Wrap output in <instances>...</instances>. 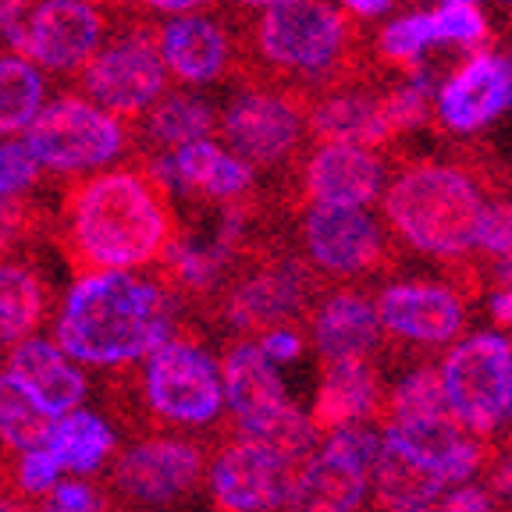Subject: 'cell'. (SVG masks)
<instances>
[{
    "label": "cell",
    "mask_w": 512,
    "mask_h": 512,
    "mask_svg": "<svg viewBox=\"0 0 512 512\" xmlns=\"http://www.w3.org/2000/svg\"><path fill=\"white\" fill-rule=\"evenodd\" d=\"M249 72L264 86L299 93L303 100L345 86H374L381 64L367 32L345 8L328 0H296L264 8L246 36Z\"/></svg>",
    "instance_id": "6da1fadb"
},
{
    "label": "cell",
    "mask_w": 512,
    "mask_h": 512,
    "mask_svg": "<svg viewBox=\"0 0 512 512\" xmlns=\"http://www.w3.org/2000/svg\"><path fill=\"white\" fill-rule=\"evenodd\" d=\"M502 192H509V168L498 153L484 143H466L448 160H402L381 210L399 242L459 260L473 253L484 203Z\"/></svg>",
    "instance_id": "7a4b0ae2"
},
{
    "label": "cell",
    "mask_w": 512,
    "mask_h": 512,
    "mask_svg": "<svg viewBox=\"0 0 512 512\" xmlns=\"http://www.w3.org/2000/svg\"><path fill=\"white\" fill-rule=\"evenodd\" d=\"M175 239L164 171H104L64 200V249L79 278L157 264Z\"/></svg>",
    "instance_id": "3957f363"
},
{
    "label": "cell",
    "mask_w": 512,
    "mask_h": 512,
    "mask_svg": "<svg viewBox=\"0 0 512 512\" xmlns=\"http://www.w3.org/2000/svg\"><path fill=\"white\" fill-rule=\"evenodd\" d=\"M171 296L128 271L82 274L64 299L54 342L72 360L118 367L150 356L171 338Z\"/></svg>",
    "instance_id": "277c9868"
},
{
    "label": "cell",
    "mask_w": 512,
    "mask_h": 512,
    "mask_svg": "<svg viewBox=\"0 0 512 512\" xmlns=\"http://www.w3.org/2000/svg\"><path fill=\"white\" fill-rule=\"evenodd\" d=\"M221 388L246 438L264 441L292 466H303L313 456L317 427L292 406L278 370L256 342H239L224 352Z\"/></svg>",
    "instance_id": "5b68a950"
},
{
    "label": "cell",
    "mask_w": 512,
    "mask_h": 512,
    "mask_svg": "<svg viewBox=\"0 0 512 512\" xmlns=\"http://www.w3.org/2000/svg\"><path fill=\"white\" fill-rule=\"evenodd\" d=\"M448 413L473 434H491L512 416V345L502 335H473L441 367Z\"/></svg>",
    "instance_id": "8992f818"
},
{
    "label": "cell",
    "mask_w": 512,
    "mask_h": 512,
    "mask_svg": "<svg viewBox=\"0 0 512 512\" xmlns=\"http://www.w3.org/2000/svg\"><path fill=\"white\" fill-rule=\"evenodd\" d=\"M25 146L36 153L40 168L72 175L118 157L125 150V128L118 114L104 111L100 104L64 96L50 107H40L25 125Z\"/></svg>",
    "instance_id": "52a82bcc"
},
{
    "label": "cell",
    "mask_w": 512,
    "mask_h": 512,
    "mask_svg": "<svg viewBox=\"0 0 512 512\" xmlns=\"http://www.w3.org/2000/svg\"><path fill=\"white\" fill-rule=\"evenodd\" d=\"M146 402L164 424L203 427L224 406L221 370L196 342L168 338L146 360Z\"/></svg>",
    "instance_id": "ba28073f"
},
{
    "label": "cell",
    "mask_w": 512,
    "mask_h": 512,
    "mask_svg": "<svg viewBox=\"0 0 512 512\" xmlns=\"http://www.w3.org/2000/svg\"><path fill=\"white\" fill-rule=\"evenodd\" d=\"M303 249L313 271L331 278H363L395 264L392 235L363 207L313 203L303 217Z\"/></svg>",
    "instance_id": "9c48e42d"
},
{
    "label": "cell",
    "mask_w": 512,
    "mask_h": 512,
    "mask_svg": "<svg viewBox=\"0 0 512 512\" xmlns=\"http://www.w3.org/2000/svg\"><path fill=\"white\" fill-rule=\"evenodd\" d=\"M306 104L310 100H303L299 93H285V89L271 93L264 86H253L224 107L217 128L235 157L256 168H274L296 157L306 136Z\"/></svg>",
    "instance_id": "30bf717a"
},
{
    "label": "cell",
    "mask_w": 512,
    "mask_h": 512,
    "mask_svg": "<svg viewBox=\"0 0 512 512\" xmlns=\"http://www.w3.org/2000/svg\"><path fill=\"white\" fill-rule=\"evenodd\" d=\"M164 57L150 32H128L107 50L93 54L82 68V89L93 96V104L118 118L146 111L164 93Z\"/></svg>",
    "instance_id": "8fae6325"
},
{
    "label": "cell",
    "mask_w": 512,
    "mask_h": 512,
    "mask_svg": "<svg viewBox=\"0 0 512 512\" xmlns=\"http://www.w3.org/2000/svg\"><path fill=\"white\" fill-rule=\"evenodd\" d=\"M505 111H512V54L495 47L473 50L434 93V128L448 136H470Z\"/></svg>",
    "instance_id": "7c38bea8"
},
{
    "label": "cell",
    "mask_w": 512,
    "mask_h": 512,
    "mask_svg": "<svg viewBox=\"0 0 512 512\" xmlns=\"http://www.w3.org/2000/svg\"><path fill=\"white\" fill-rule=\"evenodd\" d=\"M11 47L25 61L72 72L96 54L104 36V18L89 0H43L25 22L8 25Z\"/></svg>",
    "instance_id": "4fadbf2b"
},
{
    "label": "cell",
    "mask_w": 512,
    "mask_h": 512,
    "mask_svg": "<svg viewBox=\"0 0 512 512\" xmlns=\"http://www.w3.org/2000/svg\"><path fill=\"white\" fill-rule=\"evenodd\" d=\"M292 473L296 466L264 441H232L210 470L214 502L221 512H278L292 488Z\"/></svg>",
    "instance_id": "5bb4252c"
},
{
    "label": "cell",
    "mask_w": 512,
    "mask_h": 512,
    "mask_svg": "<svg viewBox=\"0 0 512 512\" xmlns=\"http://www.w3.org/2000/svg\"><path fill=\"white\" fill-rule=\"evenodd\" d=\"M203 477V452L189 441L153 438L128 448L114 463V495L136 505H171L189 495Z\"/></svg>",
    "instance_id": "9a60e30c"
},
{
    "label": "cell",
    "mask_w": 512,
    "mask_h": 512,
    "mask_svg": "<svg viewBox=\"0 0 512 512\" xmlns=\"http://www.w3.org/2000/svg\"><path fill=\"white\" fill-rule=\"evenodd\" d=\"M392 168V150H370L352 143H320L306 157L299 189L306 203L367 207L381 196Z\"/></svg>",
    "instance_id": "2e32d148"
},
{
    "label": "cell",
    "mask_w": 512,
    "mask_h": 512,
    "mask_svg": "<svg viewBox=\"0 0 512 512\" xmlns=\"http://www.w3.org/2000/svg\"><path fill=\"white\" fill-rule=\"evenodd\" d=\"M313 267L299 260H267L228 292V317L239 328L267 331L296 317L313 296Z\"/></svg>",
    "instance_id": "e0dca14e"
},
{
    "label": "cell",
    "mask_w": 512,
    "mask_h": 512,
    "mask_svg": "<svg viewBox=\"0 0 512 512\" xmlns=\"http://www.w3.org/2000/svg\"><path fill=\"white\" fill-rule=\"evenodd\" d=\"M377 317L381 328L409 342L438 345L456 338L466 324L463 299L452 285L441 281H402L388 285L377 299Z\"/></svg>",
    "instance_id": "ac0fdd59"
},
{
    "label": "cell",
    "mask_w": 512,
    "mask_h": 512,
    "mask_svg": "<svg viewBox=\"0 0 512 512\" xmlns=\"http://www.w3.org/2000/svg\"><path fill=\"white\" fill-rule=\"evenodd\" d=\"M306 136L317 143H352L370 150H392L399 136L384 118L374 86H345L306 104Z\"/></svg>",
    "instance_id": "d6986e66"
},
{
    "label": "cell",
    "mask_w": 512,
    "mask_h": 512,
    "mask_svg": "<svg viewBox=\"0 0 512 512\" xmlns=\"http://www.w3.org/2000/svg\"><path fill=\"white\" fill-rule=\"evenodd\" d=\"M8 377L29 395V402L50 420L72 413L86 399V374L57 342L22 338L8 360Z\"/></svg>",
    "instance_id": "ffe728a7"
},
{
    "label": "cell",
    "mask_w": 512,
    "mask_h": 512,
    "mask_svg": "<svg viewBox=\"0 0 512 512\" xmlns=\"http://www.w3.org/2000/svg\"><path fill=\"white\" fill-rule=\"evenodd\" d=\"M384 445L399 448L409 459L424 463L448 484H463L473 477L480 463V445H473L456 424L452 413L441 416H413V420H392L384 431Z\"/></svg>",
    "instance_id": "44dd1931"
},
{
    "label": "cell",
    "mask_w": 512,
    "mask_h": 512,
    "mask_svg": "<svg viewBox=\"0 0 512 512\" xmlns=\"http://www.w3.org/2000/svg\"><path fill=\"white\" fill-rule=\"evenodd\" d=\"M157 47L164 57V68L189 86L221 79L228 72V61H232L228 32L210 18L196 15H178L175 22L164 25Z\"/></svg>",
    "instance_id": "7402d4cb"
},
{
    "label": "cell",
    "mask_w": 512,
    "mask_h": 512,
    "mask_svg": "<svg viewBox=\"0 0 512 512\" xmlns=\"http://www.w3.org/2000/svg\"><path fill=\"white\" fill-rule=\"evenodd\" d=\"M370 473L360 466L317 452L292 473L285 509L288 512H356L367 498Z\"/></svg>",
    "instance_id": "603a6c76"
},
{
    "label": "cell",
    "mask_w": 512,
    "mask_h": 512,
    "mask_svg": "<svg viewBox=\"0 0 512 512\" xmlns=\"http://www.w3.org/2000/svg\"><path fill=\"white\" fill-rule=\"evenodd\" d=\"M377 413V370L367 356H342L328 360L324 381H320L317 406H313L310 424L317 434H328L342 424H360Z\"/></svg>",
    "instance_id": "cb8c5ba5"
},
{
    "label": "cell",
    "mask_w": 512,
    "mask_h": 512,
    "mask_svg": "<svg viewBox=\"0 0 512 512\" xmlns=\"http://www.w3.org/2000/svg\"><path fill=\"white\" fill-rule=\"evenodd\" d=\"M168 175L175 178L182 189L203 192L210 200L235 203L253 189V171L242 157L228 153L224 146L210 143V139H192V143L178 146L171 157Z\"/></svg>",
    "instance_id": "d4e9b609"
},
{
    "label": "cell",
    "mask_w": 512,
    "mask_h": 512,
    "mask_svg": "<svg viewBox=\"0 0 512 512\" xmlns=\"http://www.w3.org/2000/svg\"><path fill=\"white\" fill-rule=\"evenodd\" d=\"M313 338L324 360L342 356H370L381 342V317L377 306L360 292H338L320 306L313 320Z\"/></svg>",
    "instance_id": "484cf974"
},
{
    "label": "cell",
    "mask_w": 512,
    "mask_h": 512,
    "mask_svg": "<svg viewBox=\"0 0 512 512\" xmlns=\"http://www.w3.org/2000/svg\"><path fill=\"white\" fill-rule=\"evenodd\" d=\"M370 473H374L377 498L392 512L431 509L441 498V491H445V480H441L438 473L427 470V466L416 463V459H409L399 448L384 445V441H381V452H377L374 466H370Z\"/></svg>",
    "instance_id": "4316f807"
},
{
    "label": "cell",
    "mask_w": 512,
    "mask_h": 512,
    "mask_svg": "<svg viewBox=\"0 0 512 512\" xmlns=\"http://www.w3.org/2000/svg\"><path fill=\"white\" fill-rule=\"evenodd\" d=\"M47 448L54 452V459L61 463V470L89 473L114 452V434L100 416L72 409V413H64L54 420Z\"/></svg>",
    "instance_id": "83f0119b"
},
{
    "label": "cell",
    "mask_w": 512,
    "mask_h": 512,
    "mask_svg": "<svg viewBox=\"0 0 512 512\" xmlns=\"http://www.w3.org/2000/svg\"><path fill=\"white\" fill-rule=\"evenodd\" d=\"M47 288L22 264H0V345H18L43 324Z\"/></svg>",
    "instance_id": "f1b7e54d"
},
{
    "label": "cell",
    "mask_w": 512,
    "mask_h": 512,
    "mask_svg": "<svg viewBox=\"0 0 512 512\" xmlns=\"http://www.w3.org/2000/svg\"><path fill=\"white\" fill-rule=\"evenodd\" d=\"M43 104V79L22 54L0 57V136L25 132Z\"/></svg>",
    "instance_id": "f546056e"
},
{
    "label": "cell",
    "mask_w": 512,
    "mask_h": 512,
    "mask_svg": "<svg viewBox=\"0 0 512 512\" xmlns=\"http://www.w3.org/2000/svg\"><path fill=\"white\" fill-rule=\"evenodd\" d=\"M150 139L157 146H178L192 143V139H207L217 128V118L210 111V104H203L200 96H168L153 107V114L146 118Z\"/></svg>",
    "instance_id": "4dcf8cb0"
},
{
    "label": "cell",
    "mask_w": 512,
    "mask_h": 512,
    "mask_svg": "<svg viewBox=\"0 0 512 512\" xmlns=\"http://www.w3.org/2000/svg\"><path fill=\"white\" fill-rule=\"evenodd\" d=\"M50 427L54 420L32 406L29 395L8 374H0V441L15 452H29V448L47 445Z\"/></svg>",
    "instance_id": "1f68e13d"
},
{
    "label": "cell",
    "mask_w": 512,
    "mask_h": 512,
    "mask_svg": "<svg viewBox=\"0 0 512 512\" xmlns=\"http://www.w3.org/2000/svg\"><path fill=\"white\" fill-rule=\"evenodd\" d=\"M427 47H434L431 36V11H409L395 18L388 29H381L374 43V61L392 72H409L416 64H424Z\"/></svg>",
    "instance_id": "d6a6232c"
},
{
    "label": "cell",
    "mask_w": 512,
    "mask_h": 512,
    "mask_svg": "<svg viewBox=\"0 0 512 512\" xmlns=\"http://www.w3.org/2000/svg\"><path fill=\"white\" fill-rule=\"evenodd\" d=\"M431 36L434 43L463 47L470 54L498 43V36L488 29V18L480 15L477 4H463V0H445L438 11H431Z\"/></svg>",
    "instance_id": "836d02e7"
},
{
    "label": "cell",
    "mask_w": 512,
    "mask_h": 512,
    "mask_svg": "<svg viewBox=\"0 0 512 512\" xmlns=\"http://www.w3.org/2000/svg\"><path fill=\"white\" fill-rule=\"evenodd\" d=\"M388 409H392V420H413V416H441V413H448L441 374H438V370H431V367L406 374L399 384H395Z\"/></svg>",
    "instance_id": "e575fe53"
},
{
    "label": "cell",
    "mask_w": 512,
    "mask_h": 512,
    "mask_svg": "<svg viewBox=\"0 0 512 512\" xmlns=\"http://www.w3.org/2000/svg\"><path fill=\"white\" fill-rule=\"evenodd\" d=\"M473 249L491 256H505L512 253V200L509 196H491L484 203V214H480L477 224V239H473Z\"/></svg>",
    "instance_id": "d590c367"
},
{
    "label": "cell",
    "mask_w": 512,
    "mask_h": 512,
    "mask_svg": "<svg viewBox=\"0 0 512 512\" xmlns=\"http://www.w3.org/2000/svg\"><path fill=\"white\" fill-rule=\"evenodd\" d=\"M320 452H328V456L360 466V470L370 473L377 452H381V438L363 424H342V427H335V431H328V441H324Z\"/></svg>",
    "instance_id": "8d00e7d4"
},
{
    "label": "cell",
    "mask_w": 512,
    "mask_h": 512,
    "mask_svg": "<svg viewBox=\"0 0 512 512\" xmlns=\"http://www.w3.org/2000/svg\"><path fill=\"white\" fill-rule=\"evenodd\" d=\"M40 178V160L25 146V139L0 143V196H22Z\"/></svg>",
    "instance_id": "74e56055"
},
{
    "label": "cell",
    "mask_w": 512,
    "mask_h": 512,
    "mask_svg": "<svg viewBox=\"0 0 512 512\" xmlns=\"http://www.w3.org/2000/svg\"><path fill=\"white\" fill-rule=\"evenodd\" d=\"M57 477H61V463H57L54 452H50L47 445L29 448V452H25L22 466H18V484H22V495H29V498L47 495V491L57 484Z\"/></svg>",
    "instance_id": "f35d334b"
},
{
    "label": "cell",
    "mask_w": 512,
    "mask_h": 512,
    "mask_svg": "<svg viewBox=\"0 0 512 512\" xmlns=\"http://www.w3.org/2000/svg\"><path fill=\"white\" fill-rule=\"evenodd\" d=\"M32 228V203L18 196H0V253L11 249L18 239H25Z\"/></svg>",
    "instance_id": "ab89813d"
},
{
    "label": "cell",
    "mask_w": 512,
    "mask_h": 512,
    "mask_svg": "<svg viewBox=\"0 0 512 512\" xmlns=\"http://www.w3.org/2000/svg\"><path fill=\"white\" fill-rule=\"evenodd\" d=\"M256 345L264 349V356L271 363H288V360H299V356H303V338L288 328H267L264 338H260Z\"/></svg>",
    "instance_id": "60d3db41"
},
{
    "label": "cell",
    "mask_w": 512,
    "mask_h": 512,
    "mask_svg": "<svg viewBox=\"0 0 512 512\" xmlns=\"http://www.w3.org/2000/svg\"><path fill=\"white\" fill-rule=\"evenodd\" d=\"M431 512H491V495L484 488H477V484H459Z\"/></svg>",
    "instance_id": "b9f144b4"
},
{
    "label": "cell",
    "mask_w": 512,
    "mask_h": 512,
    "mask_svg": "<svg viewBox=\"0 0 512 512\" xmlns=\"http://www.w3.org/2000/svg\"><path fill=\"white\" fill-rule=\"evenodd\" d=\"M139 4L160 15H192L196 8H207L210 0H139Z\"/></svg>",
    "instance_id": "7bdbcfd3"
},
{
    "label": "cell",
    "mask_w": 512,
    "mask_h": 512,
    "mask_svg": "<svg viewBox=\"0 0 512 512\" xmlns=\"http://www.w3.org/2000/svg\"><path fill=\"white\" fill-rule=\"evenodd\" d=\"M345 11L356 18H381L384 11L395 8V0H342Z\"/></svg>",
    "instance_id": "ee69618b"
},
{
    "label": "cell",
    "mask_w": 512,
    "mask_h": 512,
    "mask_svg": "<svg viewBox=\"0 0 512 512\" xmlns=\"http://www.w3.org/2000/svg\"><path fill=\"white\" fill-rule=\"evenodd\" d=\"M491 317L505 328H512V288H498L495 296H491Z\"/></svg>",
    "instance_id": "f6af8a7d"
},
{
    "label": "cell",
    "mask_w": 512,
    "mask_h": 512,
    "mask_svg": "<svg viewBox=\"0 0 512 512\" xmlns=\"http://www.w3.org/2000/svg\"><path fill=\"white\" fill-rule=\"evenodd\" d=\"M491 281L498 288H512V253L491 256Z\"/></svg>",
    "instance_id": "bcb514c9"
},
{
    "label": "cell",
    "mask_w": 512,
    "mask_h": 512,
    "mask_svg": "<svg viewBox=\"0 0 512 512\" xmlns=\"http://www.w3.org/2000/svg\"><path fill=\"white\" fill-rule=\"evenodd\" d=\"M495 491H498V495H509L512 498V456L505 459L502 466H498V473H495Z\"/></svg>",
    "instance_id": "7dc6e473"
},
{
    "label": "cell",
    "mask_w": 512,
    "mask_h": 512,
    "mask_svg": "<svg viewBox=\"0 0 512 512\" xmlns=\"http://www.w3.org/2000/svg\"><path fill=\"white\" fill-rule=\"evenodd\" d=\"M18 8L22 0H0V32H8V25L18 22Z\"/></svg>",
    "instance_id": "c3c4849f"
},
{
    "label": "cell",
    "mask_w": 512,
    "mask_h": 512,
    "mask_svg": "<svg viewBox=\"0 0 512 512\" xmlns=\"http://www.w3.org/2000/svg\"><path fill=\"white\" fill-rule=\"evenodd\" d=\"M25 498H15V495H8V491H0V512H32Z\"/></svg>",
    "instance_id": "681fc988"
},
{
    "label": "cell",
    "mask_w": 512,
    "mask_h": 512,
    "mask_svg": "<svg viewBox=\"0 0 512 512\" xmlns=\"http://www.w3.org/2000/svg\"><path fill=\"white\" fill-rule=\"evenodd\" d=\"M246 8H281V4H296V0H239Z\"/></svg>",
    "instance_id": "f907efd6"
},
{
    "label": "cell",
    "mask_w": 512,
    "mask_h": 512,
    "mask_svg": "<svg viewBox=\"0 0 512 512\" xmlns=\"http://www.w3.org/2000/svg\"><path fill=\"white\" fill-rule=\"evenodd\" d=\"M40 512H64V509H57V505H50V502H43V505H40Z\"/></svg>",
    "instance_id": "816d5d0a"
},
{
    "label": "cell",
    "mask_w": 512,
    "mask_h": 512,
    "mask_svg": "<svg viewBox=\"0 0 512 512\" xmlns=\"http://www.w3.org/2000/svg\"><path fill=\"white\" fill-rule=\"evenodd\" d=\"M502 40H505V43H509V47H512V22H509V29H505V36H502Z\"/></svg>",
    "instance_id": "f5cc1de1"
},
{
    "label": "cell",
    "mask_w": 512,
    "mask_h": 512,
    "mask_svg": "<svg viewBox=\"0 0 512 512\" xmlns=\"http://www.w3.org/2000/svg\"><path fill=\"white\" fill-rule=\"evenodd\" d=\"M463 4H477V0H463Z\"/></svg>",
    "instance_id": "db71d44e"
},
{
    "label": "cell",
    "mask_w": 512,
    "mask_h": 512,
    "mask_svg": "<svg viewBox=\"0 0 512 512\" xmlns=\"http://www.w3.org/2000/svg\"><path fill=\"white\" fill-rule=\"evenodd\" d=\"M416 512H431V509H416Z\"/></svg>",
    "instance_id": "11a10c76"
},
{
    "label": "cell",
    "mask_w": 512,
    "mask_h": 512,
    "mask_svg": "<svg viewBox=\"0 0 512 512\" xmlns=\"http://www.w3.org/2000/svg\"><path fill=\"white\" fill-rule=\"evenodd\" d=\"M505 4H512V0H505Z\"/></svg>",
    "instance_id": "9f6ffc18"
}]
</instances>
